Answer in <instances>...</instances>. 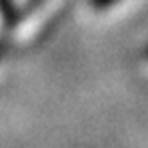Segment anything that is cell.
<instances>
[{"label": "cell", "instance_id": "obj_1", "mask_svg": "<svg viewBox=\"0 0 148 148\" xmlns=\"http://www.w3.org/2000/svg\"><path fill=\"white\" fill-rule=\"evenodd\" d=\"M94 2H98V6H106L110 0H94Z\"/></svg>", "mask_w": 148, "mask_h": 148}]
</instances>
